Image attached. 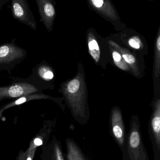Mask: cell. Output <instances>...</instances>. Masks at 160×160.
<instances>
[{
	"mask_svg": "<svg viewBox=\"0 0 160 160\" xmlns=\"http://www.w3.org/2000/svg\"><path fill=\"white\" fill-rule=\"evenodd\" d=\"M67 160H89L79 145L73 139H65Z\"/></svg>",
	"mask_w": 160,
	"mask_h": 160,
	"instance_id": "obj_11",
	"label": "cell"
},
{
	"mask_svg": "<svg viewBox=\"0 0 160 160\" xmlns=\"http://www.w3.org/2000/svg\"><path fill=\"white\" fill-rule=\"evenodd\" d=\"M14 82L8 86L0 87V102L6 99L19 98L22 96L42 92L46 89L42 85L28 78H16Z\"/></svg>",
	"mask_w": 160,
	"mask_h": 160,
	"instance_id": "obj_3",
	"label": "cell"
},
{
	"mask_svg": "<svg viewBox=\"0 0 160 160\" xmlns=\"http://www.w3.org/2000/svg\"><path fill=\"white\" fill-rule=\"evenodd\" d=\"M129 44L130 46L135 49H139L141 47V42L140 39L137 36L129 39Z\"/></svg>",
	"mask_w": 160,
	"mask_h": 160,
	"instance_id": "obj_19",
	"label": "cell"
},
{
	"mask_svg": "<svg viewBox=\"0 0 160 160\" xmlns=\"http://www.w3.org/2000/svg\"><path fill=\"white\" fill-rule=\"evenodd\" d=\"M3 111H2V109L1 108L0 109V118H1V117L2 115V113H3Z\"/></svg>",
	"mask_w": 160,
	"mask_h": 160,
	"instance_id": "obj_23",
	"label": "cell"
},
{
	"mask_svg": "<svg viewBox=\"0 0 160 160\" xmlns=\"http://www.w3.org/2000/svg\"><path fill=\"white\" fill-rule=\"evenodd\" d=\"M92 4L99 11L110 18H117L116 13L108 1L103 0H92Z\"/></svg>",
	"mask_w": 160,
	"mask_h": 160,
	"instance_id": "obj_13",
	"label": "cell"
},
{
	"mask_svg": "<svg viewBox=\"0 0 160 160\" xmlns=\"http://www.w3.org/2000/svg\"><path fill=\"white\" fill-rule=\"evenodd\" d=\"M88 46L91 56L96 62H98L100 58V48L97 41L95 40L93 34L91 33H90L88 35Z\"/></svg>",
	"mask_w": 160,
	"mask_h": 160,
	"instance_id": "obj_14",
	"label": "cell"
},
{
	"mask_svg": "<svg viewBox=\"0 0 160 160\" xmlns=\"http://www.w3.org/2000/svg\"><path fill=\"white\" fill-rule=\"evenodd\" d=\"M109 127L111 136L122 150L126 135L123 116L118 107H114L111 109L109 116Z\"/></svg>",
	"mask_w": 160,
	"mask_h": 160,
	"instance_id": "obj_6",
	"label": "cell"
},
{
	"mask_svg": "<svg viewBox=\"0 0 160 160\" xmlns=\"http://www.w3.org/2000/svg\"><path fill=\"white\" fill-rule=\"evenodd\" d=\"M54 77L52 68L43 61L34 67L32 73L28 78L47 89L49 88L48 82L52 80Z\"/></svg>",
	"mask_w": 160,
	"mask_h": 160,
	"instance_id": "obj_9",
	"label": "cell"
},
{
	"mask_svg": "<svg viewBox=\"0 0 160 160\" xmlns=\"http://www.w3.org/2000/svg\"><path fill=\"white\" fill-rule=\"evenodd\" d=\"M148 131L152 146L153 160H160V99H156L152 104Z\"/></svg>",
	"mask_w": 160,
	"mask_h": 160,
	"instance_id": "obj_5",
	"label": "cell"
},
{
	"mask_svg": "<svg viewBox=\"0 0 160 160\" xmlns=\"http://www.w3.org/2000/svg\"><path fill=\"white\" fill-rule=\"evenodd\" d=\"M41 17V21L48 32L53 29L56 17V10L53 2L50 0H36Z\"/></svg>",
	"mask_w": 160,
	"mask_h": 160,
	"instance_id": "obj_8",
	"label": "cell"
},
{
	"mask_svg": "<svg viewBox=\"0 0 160 160\" xmlns=\"http://www.w3.org/2000/svg\"><path fill=\"white\" fill-rule=\"evenodd\" d=\"M11 8L16 20L36 30L37 23L27 0H12Z\"/></svg>",
	"mask_w": 160,
	"mask_h": 160,
	"instance_id": "obj_7",
	"label": "cell"
},
{
	"mask_svg": "<svg viewBox=\"0 0 160 160\" xmlns=\"http://www.w3.org/2000/svg\"><path fill=\"white\" fill-rule=\"evenodd\" d=\"M109 43L113 47L115 48L116 50L120 54L124 61L128 64L129 67H131L134 73L136 75H138L139 74V70L137 62L134 56H133L128 50L121 47L113 41H109Z\"/></svg>",
	"mask_w": 160,
	"mask_h": 160,
	"instance_id": "obj_12",
	"label": "cell"
},
{
	"mask_svg": "<svg viewBox=\"0 0 160 160\" xmlns=\"http://www.w3.org/2000/svg\"><path fill=\"white\" fill-rule=\"evenodd\" d=\"M35 100H52L57 103L60 106L62 110H64V107L62 105V102L61 99L54 98L50 95L45 94L43 92H35V93H30V94H27V95L21 96L19 98H17L15 100H14L12 102L6 104L5 105L2 107L1 109H2V111H4L11 108L20 105L25 103L27 102Z\"/></svg>",
	"mask_w": 160,
	"mask_h": 160,
	"instance_id": "obj_10",
	"label": "cell"
},
{
	"mask_svg": "<svg viewBox=\"0 0 160 160\" xmlns=\"http://www.w3.org/2000/svg\"><path fill=\"white\" fill-rule=\"evenodd\" d=\"M51 160H65L63 152L62 150L60 143L56 139H54L52 145Z\"/></svg>",
	"mask_w": 160,
	"mask_h": 160,
	"instance_id": "obj_15",
	"label": "cell"
},
{
	"mask_svg": "<svg viewBox=\"0 0 160 160\" xmlns=\"http://www.w3.org/2000/svg\"><path fill=\"white\" fill-rule=\"evenodd\" d=\"M9 0H0V10L5 3L9 2Z\"/></svg>",
	"mask_w": 160,
	"mask_h": 160,
	"instance_id": "obj_22",
	"label": "cell"
},
{
	"mask_svg": "<svg viewBox=\"0 0 160 160\" xmlns=\"http://www.w3.org/2000/svg\"><path fill=\"white\" fill-rule=\"evenodd\" d=\"M112 56L114 63L119 68L125 71L130 70L128 64L124 61L120 54L116 49L112 50Z\"/></svg>",
	"mask_w": 160,
	"mask_h": 160,
	"instance_id": "obj_16",
	"label": "cell"
},
{
	"mask_svg": "<svg viewBox=\"0 0 160 160\" xmlns=\"http://www.w3.org/2000/svg\"><path fill=\"white\" fill-rule=\"evenodd\" d=\"M138 116L132 115L130 127L122 149V160H150L143 143Z\"/></svg>",
	"mask_w": 160,
	"mask_h": 160,
	"instance_id": "obj_2",
	"label": "cell"
},
{
	"mask_svg": "<svg viewBox=\"0 0 160 160\" xmlns=\"http://www.w3.org/2000/svg\"><path fill=\"white\" fill-rule=\"evenodd\" d=\"M36 149L32 150L31 151L25 152L26 155H25V160H32L34 158V154Z\"/></svg>",
	"mask_w": 160,
	"mask_h": 160,
	"instance_id": "obj_20",
	"label": "cell"
},
{
	"mask_svg": "<svg viewBox=\"0 0 160 160\" xmlns=\"http://www.w3.org/2000/svg\"><path fill=\"white\" fill-rule=\"evenodd\" d=\"M16 39L0 45V69L10 72L27 58V50L18 46Z\"/></svg>",
	"mask_w": 160,
	"mask_h": 160,
	"instance_id": "obj_4",
	"label": "cell"
},
{
	"mask_svg": "<svg viewBox=\"0 0 160 160\" xmlns=\"http://www.w3.org/2000/svg\"><path fill=\"white\" fill-rule=\"evenodd\" d=\"M61 92L64 96L73 119L80 125L87 124L89 121L90 114L82 76H77L72 80L62 84Z\"/></svg>",
	"mask_w": 160,
	"mask_h": 160,
	"instance_id": "obj_1",
	"label": "cell"
},
{
	"mask_svg": "<svg viewBox=\"0 0 160 160\" xmlns=\"http://www.w3.org/2000/svg\"><path fill=\"white\" fill-rule=\"evenodd\" d=\"M43 142V139L42 137H37L31 142L29 147L27 151L29 152L32 150L36 149L37 147L42 145Z\"/></svg>",
	"mask_w": 160,
	"mask_h": 160,
	"instance_id": "obj_18",
	"label": "cell"
},
{
	"mask_svg": "<svg viewBox=\"0 0 160 160\" xmlns=\"http://www.w3.org/2000/svg\"><path fill=\"white\" fill-rule=\"evenodd\" d=\"M160 35L158 34L156 42L155 58V75L156 78L160 75Z\"/></svg>",
	"mask_w": 160,
	"mask_h": 160,
	"instance_id": "obj_17",
	"label": "cell"
},
{
	"mask_svg": "<svg viewBox=\"0 0 160 160\" xmlns=\"http://www.w3.org/2000/svg\"><path fill=\"white\" fill-rule=\"evenodd\" d=\"M25 155H26L25 152H20L18 157L17 160H25Z\"/></svg>",
	"mask_w": 160,
	"mask_h": 160,
	"instance_id": "obj_21",
	"label": "cell"
}]
</instances>
